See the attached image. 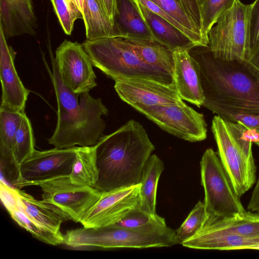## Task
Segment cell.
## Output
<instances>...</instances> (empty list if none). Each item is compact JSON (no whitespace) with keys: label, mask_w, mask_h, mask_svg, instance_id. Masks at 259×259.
I'll list each match as a JSON object with an SVG mask.
<instances>
[{"label":"cell","mask_w":259,"mask_h":259,"mask_svg":"<svg viewBox=\"0 0 259 259\" xmlns=\"http://www.w3.org/2000/svg\"><path fill=\"white\" fill-rule=\"evenodd\" d=\"M196 48L190 53L200 68L202 106L216 114L225 111L259 115V79L245 64L217 58L208 46Z\"/></svg>","instance_id":"1"},{"label":"cell","mask_w":259,"mask_h":259,"mask_svg":"<svg viewBox=\"0 0 259 259\" xmlns=\"http://www.w3.org/2000/svg\"><path fill=\"white\" fill-rule=\"evenodd\" d=\"M95 146L99 177L94 188L102 192L140 184L155 149L143 126L132 119L102 136Z\"/></svg>","instance_id":"2"},{"label":"cell","mask_w":259,"mask_h":259,"mask_svg":"<svg viewBox=\"0 0 259 259\" xmlns=\"http://www.w3.org/2000/svg\"><path fill=\"white\" fill-rule=\"evenodd\" d=\"M52 70L47 66L54 87L57 102V121L48 143L63 149L78 145L93 146L103 136L106 123L102 118L108 110L100 98H95L89 92L73 93L61 80L51 55Z\"/></svg>","instance_id":"3"},{"label":"cell","mask_w":259,"mask_h":259,"mask_svg":"<svg viewBox=\"0 0 259 259\" xmlns=\"http://www.w3.org/2000/svg\"><path fill=\"white\" fill-rule=\"evenodd\" d=\"M64 244L74 249L145 248L170 247L179 244L175 231L165 224L139 229L115 224L99 228H79L67 231Z\"/></svg>","instance_id":"4"},{"label":"cell","mask_w":259,"mask_h":259,"mask_svg":"<svg viewBox=\"0 0 259 259\" xmlns=\"http://www.w3.org/2000/svg\"><path fill=\"white\" fill-rule=\"evenodd\" d=\"M82 45L93 66L115 81L145 78L175 83L172 76L144 62L121 36L87 39Z\"/></svg>","instance_id":"5"},{"label":"cell","mask_w":259,"mask_h":259,"mask_svg":"<svg viewBox=\"0 0 259 259\" xmlns=\"http://www.w3.org/2000/svg\"><path fill=\"white\" fill-rule=\"evenodd\" d=\"M211 131L218 154L237 194L240 197L255 184L256 168L251 142L231 133L218 115L212 120Z\"/></svg>","instance_id":"6"},{"label":"cell","mask_w":259,"mask_h":259,"mask_svg":"<svg viewBox=\"0 0 259 259\" xmlns=\"http://www.w3.org/2000/svg\"><path fill=\"white\" fill-rule=\"evenodd\" d=\"M250 5L236 0L208 33V47L214 57L246 63L251 51L249 38Z\"/></svg>","instance_id":"7"},{"label":"cell","mask_w":259,"mask_h":259,"mask_svg":"<svg viewBox=\"0 0 259 259\" xmlns=\"http://www.w3.org/2000/svg\"><path fill=\"white\" fill-rule=\"evenodd\" d=\"M200 164L203 202L208 215L206 222L245 211L218 153L206 149Z\"/></svg>","instance_id":"8"},{"label":"cell","mask_w":259,"mask_h":259,"mask_svg":"<svg viewBox=\"0 0 259 259\" xmlns=\"http://www.w3.org/2000/svg\"><path fill=\"white\" fill-rule=\"evenodd\" d=\"M31 185L41 188L43 201L59 207L68 214L71 220L79 223L102 193L94 187L73 183L69 175L34 182Z\"/></svg>","instance_id":"9"},{"label":"cell","mask_w":259,"mask_h":259,"mask_svg":"<svg viewBox=\"0 0 259 259\" xmlns=\"http://www.w3.org/2000/svg\"><path fill=\"white\" fill-rule=\"evenodd\" d=\"M141 113L163 130L183 140L195 142L206 138L207 124L203 115L182 100L147 108Z\"/></svg>","instance_id":"10"},{"label":"cell","mask_w":259,"mask_h":259,"mask_svg":"<svg viewBox=\"0 0 259 259\" xmlns=\"http://www.w3.org/2000/svg\"><path fill=\"white\" fill-rule=\"evenodd\" d=\"M54 60L61 80L73 93L88 92L97 86L93 64L82 44L65 40Z\"/></svg>","instance_id":"11"},{"label":"cell","mask_w":259,"mask_h":259,"mask_svg":"<svg viewBox=\"0 0 259 259\" xmlns=\"http://www.w3.org/2000/svg\"><path fill=\"white\" fill-rule=\"evenodd\" d=\"M140 183L102 192L99 199L83 215L79 223L85 228H99L117 223L139 207Z\"/></svg>","instance_id":"12"},{"label":"cell","mask_w":259,"mask_h":259,"mask_svg":"<svg viewBox=\"0 0 259 259\" xmlns=\"http://www.w3.org/2000/svg\"><path fill=\"white\" fill-rule=\"evenodd\" d=\"M77 147L35 150L19 167V176L14 186L20 188L30 184L70 174Z\"/></svg>","instance_id":"13"},{"label":"cell","mask_w":259,"mask_h":259,"mask_svg":"<svg viewBox=\"0 0 259 259\" xmlns=\"http://www.w3.org/2000/svg\"><path fill=\"white\" fill-rule=\"evenodd\" d=\"M114 89L122 101L140 112L147 108L171 104L182 100L175 83L167 84L149 79L117 80Z\"/></svg>","instance_id":"14"},{"label":"cell","mask_w":259,"mask_h":259,"mask_svg":"<svg viewBox=\"0 0 259 259\" xmlns=\"http://www.w3.org/2000/svg\"><path fill=\"white\" fill-rule=\"evenodd\" d=\"M16 53L6 40L0 26V79L2 84L1 107L25 112L30 91L23 85L14 65Z\"/></svg>","instance_id":"15"},{"label":"cell","mask_w":259,"mask_h":259,"mask_svg":"<svg viewBox=\"0 0 259 259\" xmlns=\"http://www.w3.org/2000/svg\"><path fill=\"white\" fill-rule=\"evenodd\" d=\"M173 77L180 97L200 107L202 106L205 97L198 62L188 50H177L173 51Z\"/></svg>","instance_id":"16"},{"label":"cell","mask_w":259,"mask_h":259,"mask_svg":"<svg viewBox=\"0 0 259 259\" xmlns=\"http://www.w3.org/2000/svg\"><path fill=\"white\" fill-rule=\"evenodd\" d=\"M0 1V26L6 37L35 33L36 18L31 0Z\"/></svg>","instance_id":"17"},{"label":"cell","mask_w":259,"mask_h":259,"mask_svg":"<svg viewBox=\"0 0 259 259\" xmlns=\"http://www.w3.org/2000/svg\"><path fill=\"white\" fill-rule=\"evenodd\" d=\"M182 244L197 249L238 250L250 249L259 245V239L246 238L204 225L194 236Z\"/></svg>","instance_id":"18"},{"label":"cell","mask_w":259,"mask_h":259,"mask_svg":"<svg viewBox=\"0 0 259 259\" xmlns=\"http://www.w3.org/2000/svg\"><path fill=\"white\" fill-rule=\"evenodd\" d=\"M23 208L31 221L39 228L59 237H64L60 227L64 221L71 220L62 209L18 189Z\"/></svg>","instance_id":"19"},{"label":"cell","mask_w":259,"mask_h":259,"mask_svg":"<svg viewBox=\"0 0 259 259\" xmlns=\"http://www.w3.org/2000/svg\"><path fill=\"white\" fill-rule=\"evenodd\" d=\"M25 112L0 108V156L1 170L9 174L13 185L19 176L14 157L17 130Z\"/></svg>","instance_id":"20"},{"label":"cell","mask_w":259,"mask_h":259,"mask_svg":"<svg viewBox=\"0 0 259 259\" xmlns=\"http://www.w3.org/2000/svg\"><path fill=\"white\" fill-rule=\"evenodd\" d=\"M0 196L2 203L12 219L34 238L52 245L63 244L64 237L45 231L31 221L23 208L17 188L9 186L2 179L0 182Z\"/></svg>","instance_id":"21"},{"label":"cell","mask_w":259,"mask_h":259,"mask_svg":"<svg viewBox=\"0 0 259 259\" xmlns=\"http://www.w3.org/2000/svg\"><path fill=\"white\" fill-rule=\"evenodd\" d=\"M143 20L153 33L155 40L174 51L179 49L191 50L196 47L181 30L153 13L139 0H133Z\"/></svg>","instance_id":"22"},{"label":"cell","mask_w":259,"mask_h":259,"mask_svg":"<svg viewBox=\"0 0 259 259\" xmlns=\"http://www.w3.org/2000/svg\"><path fill=\"white\" fill-rule=\"evenodd\" d=\"M122 37L134 51L147 65L173 76V51L153 39L142 38L128 35Z\"/></svg>","instance_id":"23"},{"label":"cell","mask_w":259,"mask_h":259,"mask_svg":"<svg viewBox=\"0 0 259 259\" xmlns=\"http://www.w3.org/2000/svg\"><path fill=\"white\" fill-rule=\"evenodd\" d=\"M114 27L115 36L126 35L155 39L133 0H117Z\"/></svg>","instance_id":"24"},{"label":"cell","mask_w":259,"mask_h":259,"mask_svg":"<svg viewBox=\"0 0 259 259\" xmlns=\"http://www.w3.org/2000/svg\"><path fill=\"white\" fill-rule=\"evenodd\" d=\"M163 161L155 154L147 160L140 181V208L152 217L156 212V193L158 180L164 170Z\"/></svg>","instance_id":"25"},{"label":"cell","mask_w":259,"mask_h":259,"mask_svg":"<svg viewBox=\"0 0 259 259\" xmlns=\"http://www.w3.org/2000/svg\"><path fill=\"white\" fill-rule=\"evenodd\" d=\"M69 177L75 184L94 187L99 177L95 145L77 147Z\"/></svg>","instance_id":"26"},{"label":"cell","mask_w":259,"mask_h":259,"mask_svg":"<svg viewBox=\"0 0 259 259\" xmlns=\"http://www.w3.org/2000/svg\"><path fill=\"white\" fill-rule=\"evenodd\" d=\"M204 225L244 237L259 239V213L249 210L207 221Z\"/></svg>","instance_id":"27"},{"label":"cell","mask_w":259,"mask_h":259,"mask_svg":"<svg viewBox=\"0 0 259 259\" xmlns=\"http://www.w3.org/2000/svg\"><path fill=\"white\" fill-rule=\"evenodd\" d=\"M83 20L87 39L116 36L114 25L96 0H84Z\"/></svg>","instance_id":"28"},{"label":"cell","mask_w":259,"mask_h":259,"mask_svg":"<svg viewBox=\"0 0 259 259\" xmlns=\"http://www.w3.org/2000/svg\"><path fill=\"white\" fill-rule=\"evenodd\" d=\"M168 14L184 29L186 35L196 47H208L209 41L186 14L177 0H150Z\"/></svg>","instance_id":"29"},{"label":"cell","mask_w":259,"mask_h":259,"mask_svg":"<svg viewBox=\"0 0 259 259\" xmlns=\"http://www.w3.org/2000/svg\"><path fill=\"white\" fill-rule=\"evenodd\" d=\"M34 138L30 120L25 113L17 130L14 147V157L19 169L20 165L35 150Z\"/></svg>","instance_id":"30"},{"label":"cell","mask_w":259,"mask_h":259,"mask_svg":"<svg viewBox=\"0 0 259 259\" xmlns=\"http://www.w3.org/2000/svg\"><path fill=\"white\" fill-rule=\"evenodd\" d=\"M208 218L203 202L198 201L181 226L175 231L179 244L194 236L204 226Z\"/></svg>","instance_id":"31"},{"label":"cell","mask_w":259,"mask_h":259,"mask_svg":"<svg viewBox=\"0 0 259 259\" xmlns=\"http://www.w3.org/2000/svg\"><path fill=\"white\" fill-rule=\"evenodd\" d=\"M236 0H206L201 6V33L209 41L208 33L219 18L229 10Z\"/></svg>","instance_id":"32"},{"label":"cell","mask_w":259,"mask_h":259,"mask_svg":"<svg viewBox=\"0 0 259 259\" xmlns=\"http://www.w3.org/2000/svg\"><path fill=\"white\" fill-rule=\"evenodd\" d=\"M165 219L159 215L154 217L138 207L126 215L123 218L115 224L128 229H139L151 225L165 224Z\"/></svg>","instance_id":"33"},{"label":"cell","mask_w":259,"mask_h":259,"mask_svg":"<svg viewBox=\"0 0 259 259\" xmlns=\"http://www.w3.org/2000/svg\"><path fill=\"white\" fill-rule=\"evenodd\" d=\"M64 32L70 35L73 29L75 20L65 0H50Z\"/></svg>","instance_id":"34"},{"label":"cell","mask_w":259,"mask_h":259,"mask_svg":"<svg viewBox=\"0 0 259 259\" xmlns=\"http://www.w3.org/2000/svg\"><path fill=\"white\" fill-rule=\"evenodd\" d=\"M217 115L224 120L240 123L259 130V115L225 111H220Z\"/></svg>","instance_id":"35"},{"label":"cell","mask_w":259,"mask_h":259,"mask_svg":"<svg viewBox=\"0 0 259 259\" xmlns=\"http://www.w3.org/2000/svg\"><path fill=\"white\" fill-rule=\"evenodd\" d=\"M225 121L231 133L244 140L259 146V130L247 127L240 123L226 120Z\"/></svg>","instance_id":"36"},{"label":"cell","mask_w":259,"mask_h":259,"mask_svg":"<svg viewBox=\"0 0 259 259\" xmlns=\"http://www.w3.org/2000/svg\"><path fill=\"white\" fill-rule=\"evenodd\" d=\"M249 27L250 44L252 52L259 45V0H255L250 4Z\"/></svg>","instance_id":"37"},{"label":"cell","mask_w":259,"mask_h":259,"mask_svg":"<svg viewBox=\"0 0 259 259\" xmlns=\"http://www.w3.org/2000/svg\"><path fill=\"white\" fill-rule=\"evenodd\" d=\"M186 14L201 32V7L198 0H177Z\"/></svg>","instance_id":"38"},{"label":"cell","mask_w":259,"mask_h":259,"mask_svg":"<svg viewBox=\"0 0 259 259\" xmlns=\"http://www.w3.org/2000/svg\"><path fill=\"white\" fill-rule=\"evenodd\" d=\"M244 64L249 71L259 79V45L252 51L248 61Z\"/></svg>","instance_id":"39"},{"label":"cell","mask_w":259,"mask_h":259,"mask_svg":"<svg viewBox=\"0 0 259 259\" xmlns=\"http://www.w3.org/2000/svg\"><path fill=\"white\" fill-rule=\"evenodd\" d=\"M106 16L114 25V20L117 13V0H101Z\"/></svg>","instance_id":"40"},{"label":"cell","mask_w":259,"mask_h":259,"mask_svg":"<svg viewBox=\"0 0 259 259\" xmlns=\"http://www.w3.org/2000/svg\"><path fill=\"white\" fill-rule=\"evenodd\" d=\"M247 210L252 212L259 211V177L251 193Z\"/></svg>","instance_id":"41"},{"label":"cell","mask_w":259,"mask_h":259,"mask_svg":"<svg viewBox=\"0 0 259 259\" xmlns=\"http://www.w3.org/2000/svg\"><path fill=\"white\" fill-rule=\"evenodd\" d=\"M84 0H75L77 6L82 15L83 17V4Z\"/></svg>","instance_id":"42"},{"label":"cell","mask_w":259,"mask_h":259,"mask_svg":"<svg viewBox=\"0 0 259 259\" xmlns=\"http://www.w3.org/2000/svg\"><path fill=\"white\" fill-rule=\"evenodd\" d=\"M250 249L259 250V245L251 247Z\"/></svg>","instance_id":"43"},{"label":"cell","mask_w":259,"mask_h":259,"mask_svg":"<svg viewBox=\"0 0 259 259\" xmlns=\"http://www.w3.org/2000/svg\"><path fill=\"white\" fill-rule=\"evenodd\" d=\"M96 1L99 3V4L100 5L101 7H102L103 11L104 12L101 0H96Z\"/></svg>","instance_id":"44"}]
</instances>
